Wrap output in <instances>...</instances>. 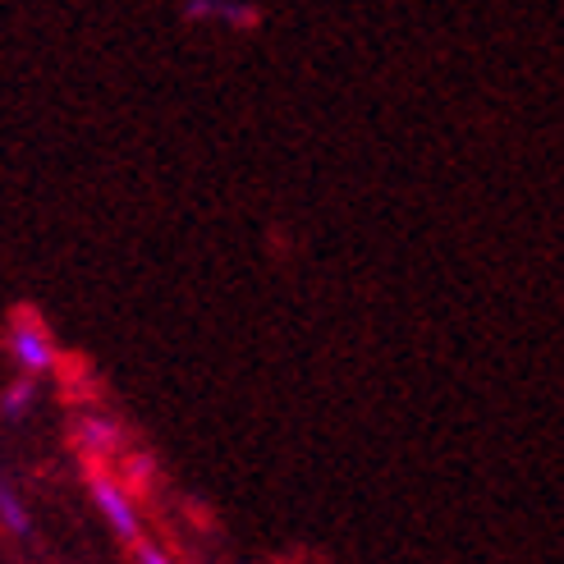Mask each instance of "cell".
<instances>
[{
    "instance_id": "1",
    "label": "cell",
    "mask_w": 564,
    "mask_h": 564,
    "mask_svg": "<svg viewBox=\"0 0 564 564\" xmlns=\"http://www.w3.org/2000/svg\"><path fill=\"white\" fill-rule=\"evenodd\" d=\"M6 349H10L14 368H19L28 381H37V377H55V372H61V345H55L51 326H46L37 313H28V307H19V313L10 317Z\"/></svg>"
},
{
    "instance_id": "3",
    "label": "cell",
    "mask_w": 564,
    "mask_h": 564,
    "mask_svg": "<svg viewBox=\"0 0 564 564\" xmlns=\"http://www.w3.org/2000/svg\"><path fill=\"white\" fill-rule=\"evenodd\" d=\"M124 445H129L124 422H116L110 413L88 409L74 417V449L88 459V468H106V459H120Z\"/></svg>"
},
{
    "instance_id": "6",
    "label": "cell",
    "mask_w": 564,
    "mask_h": 564,
    "mask_svg": "<svg viewBox=\"0 0 564 564\" xmlns=\"http://www.w3.org/2000/svg\"><path fill=\"white\" fill-rule=\"evenodd\" d=\"M37 394H42V386H37V381H28V377L10 381L6 390H0V417H10V422H23L28 413L37 409Z\"/></svg>"
},
{
    "instance_id": "7",
    "label": "cell",
    "mask_w": 564,
    "mask_h": 564,
    "mask_svg": "<svg viewBox=\"0 0 564 564\" xmlns=\"http://www.w3.org/2000/svg\"><path fill=\"white\" fill-rule=\"evenodd\" d=\"M116 477L129 491H148V482L156 477V464L148 455H133V449H124V473H116Z\"/></svg>"
},
{
    "instance_id": "8",
    "label": "cell",
    "mask_w": 564,
    "mask_h": 564,
    "mask_svg": "<svg viewBox=\"0 0 564 564\" xmlns=\"http://www.w3.org/2000/svg\"><path fill=\"white\" fill-rule=\"evenodd\" d=\"M133 564H180V560H175L171 551H165V546H156V542H148V538H143V542L133 546Z\"/></svg>"
},
{
    "instance_id": "2",
    "label": "cell",
    "mask_w": 564,
    "mask_h": 564,
    "mask_svg": "<svg viewBox=\"0 0 564 564\" xmlns=\"http://www.w3.org/2000/svg\"><path fill=\"white\" fill-rule=\"evenodd\" d=\"M88 491H93L97 514L106 519V528L116 532L120 542H129V546L143 542V510H138L133 491L120 482L116 473L110 468H88Z\"/></svg>"
},
{
    "instance_id": "4",
    "label": "cell",
    "mask_w": 564,
    "mask_h": 564,
    "mask_svg": "<svg viewBox=\"0 0 564 564\" xmlns=\"http://www.w3.org/2000/svg\"><path fill=\"white\" fill-rule=\"evenodd\" d=\"M180 14L188 23H216V28H258L262 6L252 0H184Z\"/></svg>"
},
{
    "instance_id": "5",
    "label": "cell",
    "mask_w": 564,
    "mask_h": 564,
    "mask_svg": "<svg viewBox=\"0 0 564 564\" xmlns=\"http://www.w3.org/2000/svg\"><path fill=\"white\" fill-rule=\"evenodd\" d=\"M0 528H6L14 542L33 538V510H28V500L6 482V477H0Z\"/></svg>"
}]
</instances>
